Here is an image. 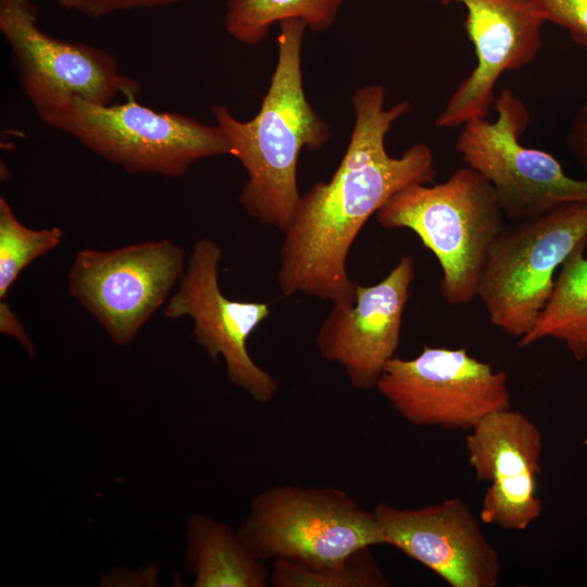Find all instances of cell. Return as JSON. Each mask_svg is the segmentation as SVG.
Instances as JSON below:
<instances>
[{
	"label": "cell",
	"instance_id": "cell-1",
	"mask_svg": "<svg viewBox=\"0 0 587 587\" xmlns=\"http://www.w3.org/2000/svg\"><path fill=\"white\" fill-rule=\"evenodd\" d=\"M353 129L346 152L327 182L300 196L297 210L283 232L277 282L283 296L304 294L351 303L355 283L347 272L352 243L367 220L398 191L414 184H433L434 155L425 143H414L391 157L385 138L410 109L403 100L385 108V89L372 84L352 96Z\"/></svg>",
	"mask_w": 587,
	"mask_h": 587
},
{
	"label": "cell",
	"instance_id": "cell-2",
	"mask_svg": "<svg viewBox=\"0 0 587 587\" xmlns=\"http://www.w3.org/2000/svg\"><path fill=\"white\" fill-rule=\"evenodd\" d=\"M278 55L258 114L236 118L225 105L213 107L230 154L248 178L238 200L263 225L284 232L298 207L297 164L303 149H322L330 129L307 99L302 75V41L307 25L300 20L279 23Z\"/></svg>",
	"mask_w": 587,
	"mask_h": 587
},
{
	"label": "cell",
	"instance_id": "cell-3",
	"mask_svg": "<svg viewBox=\"0 0 587 587\" xmlns=\"http://www.w3.org/2000/svg\"><path fill=\"white\" fill-rule=\"evenodd\" d=\"M375 215L384 228L412 230L435 255L439 292L450 305L477 297L490 249L507 225L495 188L470 166L444 183L401 189Z\"/></svg>",
	"mask_w": 587,
	"mask_h": 587
},
{
	"label": "cell",
	"instance_id": "cell-4",
	"mask_svg": "<svg viewBox=\"0 0 587 587\" xmlns=\"http://www.w3.org/2000/svg\"><path fill=\"white\" fill-rule=\"evenodd\" d=\"M587 245V202L560 204L505 225L494 242L478 288L491 324L522 338L554 286L555 272Z\"/></svg>",
	"mask_w": 587,
	"mask_h": 587
},
{
	"label": "cell",
	"instance_id": "cell-5",
	"mask_svg": "<svg viewBox=\"0 0 587 587\" xmlns=\"http://www.w3.org/2000/svg\"><path fill=\"white\" fill-rule=\"evenodd\" d=\"M237 534L261 561L332 562L385 545L374 511L345 489L283 484L258 494Z\"/></svg>",
	"mask_w": 587,
	"mask_h": 587
},
{
	"label": "cell",
	"instance_id": "cell-6",
	"mask_svg": "<svg viewBox=\"0 0 587 587\" xmlns=\"http://www.w3.org/2000/svg\"><path fill=\"white\" fill-rule=\"evenodd\" d=\"M50 126L128 173L179 177L199 160L230 154L217 125L157 112L135 99L114 105L74 99Z\"/></svg>",
	"mask_w": 587,
	"mask_h": 587
},
{
	"label": "cell",
	"instance_id": "cell-7",
	"mask_svg": "<svg viewBox=\"0 0 587 587\" xmlns=\"http://www.w3.org/2000/svg\"><path fill=\"white\" fill-rule=\"evenodd\" d=\"M492 105L497 120L465 123L455 149L467 166L492 185L505 218L516 222L566 202H587V177L567 176L553 155L521 143L529 113L516 95L505 88Z\"/></svg>",
	"mask_w": 587,
	"mask_h": 587
},
{
	"label": "cell",
	"instance_id": "cell-8",
	"mask_svg": "<svg viewBox=\"0 0 587 587\" xmlns=\"http://www.w3.org/2000/svg\"><path fill=\"white\" fill-rule=\"evenodd\" d=\"M375 389L415 426L471 430L488 414L512 408L507 373L465 348L425 345L413 359L396 355Z\"/></svg>",
	"mask_w": 587,
	"mask_h": 587
},
{
	"label": "cell",
	"instance_id": "cell-9",
	"mask_svg": "<svg viewBox=\"0 0 587 587\" xmlns=\"http://www.w3.org/2000/svg\"><path fill=\"white\" fill-rule=\"evenodd\" d=\"M0 29L24 92L49 125L74 99L107 105L117 95L132 100L139 91L138 83L104 50L46 34L28 0H0Z\"/></svg>",
	"mask_w": 587,
	"mask_h": 587
},
{
	"label": "cell",
	"instance_id": "cell-10",
	"mask_svg": "<svg viewBox=\"0 0 587 587\" xmlns=\"http://www.w3.org/2000/svg\"><path fill=\"white\" fill-rule=\"evenodd\" d=\"M184 264V250L167 239L108 251L83 249L70 267L67 289L124 346L165 302Z\"/></svg>",
	"mask_w": 587,
	"mask_h": 587
},
{
	"label": "cell",
	"instance_id": "cell-11",
	"mask_svg": "<svg viewBox=\"0 0 587 587\" xmlns=\"http://www.w3.org/2000/svg\"><path fill=\"white\" fill-rule=\"evenodd\" d=\"M222 250L208 238L195 242L178 288L164 307L170 320L188 316L192 336L216 361H225L228 380L255 401L270 402L278 386L274 377L250 357L247 341L268 316L265 302L228 299L220 289L218 262Z\"/></svg>",
	"mask_w": 587,
	"mask_h": 587
},
{
	"label": "cell",
	"instance_id": "cell-12",
	"mask_svg": "<svg viewBox=\"0 0 587 587\" xmlns=\"http://www.w3.org/2000/svg\"><path fill=\"white\" fill-rule=\"evenodd\" d=\"M374 514L392 546L429 569L450 587H496L501 563L480 519L460 498L417 509L378 503Z\"/></svg>",
	"mask_w": 587,
	"mask_h": 587
},
{
	"label": "cell",
	"instance_id": "cell-13",
	"mask_svg": "<svg viewBox=\"0 0 587 587\" xmlns=\"http://www.w3.org/2000/svg\"><path fill=\"white\" fill-rule=\"evenodd\" d=\"M414 275L412 258L403 255L377 284L355 283L354 301L335 302L320 326V355L339 364L355 389H374L386 364L396 357Z\"/></svg>",
	"mask_w": 587,
	"mask_h": 587
},
{
	"label": "cell",
	"instance_id": "cell-14",
	"mask_svg": "<svg viewBox=\"0 0 587 587\" xmlns=\"http://www.w3.org/2000/svg\"><path fill=\"white\" fill-rule=\"evenodd\" d=\"M466 9L464 28L474 46L477 64L458 86L435 125L457 127L487 118L494 89L507 71L530 63L541 48L546 22L534 0H438Z\"/></svg>",
	"mask_w": 587,
	"mask_h": 587
},
{
	"label": "cell",
	"instance_id": "cell-15",
	"mask_svg": "<svg viewBox=\"0 0 587 587\" xmlns=\"http://www.w3.org/2000/svg\"><path fill=\"white\" fill-rule=\"evenodd\" d=\"M469 432L465 448L477 480L540 473L542 436L523 412L510 408L490 413Z\"/></svg>",
	"mask_w": 587,
	"mask_h": 587
},
{
	"label": "cell",
	"instance_id": "cell-16",
	"mask_svg": "<svg viewBox=\"0 0 587 587\" xmlns=\"http://www.w3.org/2000/svg\"><path fill=\"white\" fill-rule=\"evenodd\" d=\"M187 567L195 587H266L270 572L223 522L201 514L189 517Z\"/></svg>",
	"mask_w": 587,
	"mask_h": 587
},
{
	"label": "cell",
	"instance_id": "cell-17",
	"mask_svg": "<svg viewBox=\"0 0 587 587\" xmlns=\"http://www.w3.org/2000/svg\"><path fill=\"white\" fill-rule=\"evenodd\" d=\"M573 253L560 267L551 295L532 329L517 346L529 347L544 338L565 344L573 358L587 359V257Z\"/></svg>",
	"mask_w": 587,
	"mask_h": 587
},
{
	"label": "cell",
	"instance_id": "cell-18",
	"mask_svg": "<svg viewBox=\"0 0 587 587\" xmlns=\"http://www.w3.org/2000/svg\"><path fill=\"white\" fill-rule=\"evenodd\" d=\"M345 0H228L225 26L237 41L258 45L275 23L300 20L312 32L332 27Z\"/></svg>",
	"mask_w": 587,
	"mask_h": 587
},
{
	"label": "cell",
	"instance_id": "cell-19",
	"mask_svg": "<svg viewBox=\"0 0 587 587\" xmlns=\"http://www.w3.org/2000/svg\"><path fill=\"white\" fill-rule=\"evenodd\" d=\"M274 587H387L388 577L379 567L373 547L360 549L345 559L309 563L274 560L270 572Z\"/></svg>",
	"mask_w": 587,
	"mask_h": 587
},
{
	"label": "cell",
	"instance_id": "cell-20",
	"mask_svg": "<svg viewBox=\"0 0 587 587\" xmlns=\"http://www.w3.org/2000/svg\"><path fill=\"white\" fill-rule=\"evenodd\" d=\"M63 230L53 226L33 229L16 217L8 201L0 198V302L33 261L60 245Z\"/></svg>",
	"mask_w": 587,
	"mask_h": 587
},
{
	"label": "cell",
	"instance_id": "cell-21",
	"mask_svg": "<svg viewBox=\"0 0 587 587\" xmlns=\"http://www.w3.org/2000/svg\"><path fill=\"white\" fill-rule=\"evenodd\" d=\"M542 511L537 496V474L495 480L483 498L479 519L507 530H525Z\"/></svg>",
	"mask_w": 587,
	"mask_h": 587
},
{
	"label": "cell",
	"instance_id": "cell-22",
	"mask_svg": "<svg viewBox=\"0 0 587 587\" xmlns=\"http://www.w3.org/2000/svg\"><path fill=\"white\" fill-rule=\"evenodd\" d=\"M546 22L565 28L572 39L587 47V0H534Z\"/></svg>",
	"mask_w": 587,
	"mask_h": 587
},
{
	"label": "cell",
	"instance_id": "cell-23",
	"mask_svg": "<svg viewBox=\"0 0 587 587\" xmlns=\"http://www.w3.org/2000/svg\"><path fill=\"white\" fill-rule=\"evenodd\" d=\"M62 7L75 10L88 17L97 18L114 11L134 8L167 5L180 0H51Z\"/></svg>",
	"mask_w": 587,
	"mask_h": 587
},
{
	"label": "cell",
	"instance_id": "cell-24",
	"mask_svg": "<svg viewBox=\"0 0 587 587\" xmlns=\"http://www.w3.org/2000/svg\"><path fill=\"white\" fill-rule=\"evenodd\" d=\"M565 143L587 177V101L575 114L572 129L565 137Z\"/></svg>",
	"mask_w": 587,
	"mask_h": 587
},
{
	"label": "cell",
	"instance_id": "cell-25",
	"mask_svg": "<svg viewBox=\"0 0 587 587\" xmlns=\"http://www.w3.org/2000/svg\"><path fill=\"white\" fill-rule=\"evenodd\" d=\"M0 332L17 339L29 355L34 354V346L24 325L8 303L0 304Z\"/></svg>",
	"mask_w": 587,
	"mask_h": 587
}]
</instances>
